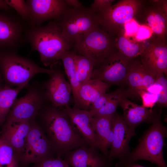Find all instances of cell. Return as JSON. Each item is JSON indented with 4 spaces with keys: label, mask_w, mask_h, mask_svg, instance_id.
<instances>
[{
    "label": "cell",
    "mask_w": 167,
    "mask_h": 167,
    "mask_svg": "<svg viewBox=\"0 0 167 167\" xmlns=\"http://www.w3.org/2000/svg\"><path fill=\"white\" fill-rule=\"evenodd\" d=\"M40 115L49 140L58 155L88 144L75 131L63 108H57L48 102L43 106Z\"/></svg>",
    "instance_id": "cell-1"
},
{
    "label": "cell",
    "mask_w": 167,
    "mask_h": 167,
    "mask_svg": "<svg viewBox=\"0 0 167 167\" xmlns=\"http://www.w3.org/2000/svg\"><path fill=\"white\" fill-rule=\"evenodd\" d=\"M24 36L31 45V52L37 51L41 62L46 66H54L66 52L73 47L63 36L55 21L43 26L30 27L25 31Z\"/></svg>",
    "instance_id": "cell-2"
},
{
    "label": "cell",
    "mask_w": 167,
    "mask_h": 167,
    "mask_svg": "<svg viewBox=\"0 0 167 167\" xmlns=\"http://www.w3.org/2000/svg\"><path fill=\"white\" fill-rule=\"evenodd\" d=\"M52 68L40 66L32 59L19 55L14 49H0V72L4 86L17 87L29 83L37 74L49 75Z\"/></svg>",
    "instance_id": "cell-3"
},
{
    "label": "cell",
    "mask_w": 167,
    "mask_h": 167,
    "mask_svg": "<svg viewBox=\"0 0 167 167\" xmlns=\"http://www.w3.org/2000/svg\"><path fill=\"white\" fill-rule=\"evenodd\" d=\"M161 109L156 115L152 126L144 134L137 147L130 153L125 162L132 163L143 160L154 163L159 167H167L163 152L167 129L161 121Z\"/></svg>",
    "instance_id": "cell-4"
},
{
    "label": "cell",
    "mask_w": 167,
    "mask_h": 167,
    "mask_svg": "<svg viewBox=\"0 0 167 167\" xmlns=\"http://www.w3.org/2000/svg\"><path fill=\"white\" fill-rule=\"evenodd\" d=\"M76 53L89 59L94 68L116 50L114 38L100 25L81 37L73 46Z\"/></svg>",
    "instance_id": "cell-5"
},
{
    "label": "cell",
    "mask_w": 167,
    "mask_h": 167,
    "mask_svg": "<svg viewBox=\"0 0 167 167\" xmlns=\"http://www.w3.org/2000/svg\"><path fill=\"white\" fill-rule=\"evenodd\" d=\"M62 35L73 46L84 35L100 25L97 15L90 8L68 6L56 21Z\"/></svg>",
    "instance_id": "cell-6"
},
{
    "label": "cell",
    "mask_w": 167,
    "mask_h": 167,
    "mask_svg": "<svg viewBox=\"0 0 167 167\" xmlns=\"http://www.w3.org/2000/svg\"><path fill=\"white\" fill-rule=\"evenodd\" d=\"M26 94L16 99L7 117L8 122L31 121L39 113L41 109L48 102L42 83L35 80L29 84Z\"/></svg>",
    "instance_id": "cell-7"
},
{
    "label": "cell",
    "mask_w": 167,
    "mask_h": 167,
    "mask_svg": "<svg viewBox=\"0 0 167 167\" xmlns=\"http://www.w3.org/2000/svg\"><path fill=\"white\" fill-rule=\"evenodd\" d=\"M142 4L138 0H120L96 14L100 25L114 36L124 25L134 19Z\"/></svg>",
    "instance_id": "cell-8"
},
{
    "label": "cell",
    "mask_w": 167,
    "mask_h": 167,
    "mask_svg": "<svg viewBox=\"0 0 167 167\" xmlns=\"http://www.w3.org/2000/svg\"><path fill=\"white\" fill-rule=\"evenodd\" d=\"M131 62L127 61L115 50L94 69L91 79H99L110 86L116 85L122 87L127 85Z\"/></svg>",
    "instance_id": "cell-9"
},
{
    "label": "cell",
    "mask_w": 167,
    "mask_h": 167,
    "mask_svg": "<svg viewBox=\"0 0 167 167\" xmlns=\"http://www.w3.org/2000/svg\"><path fill=\"white\" fill-rule=\"evenodd\" d=\"M53 151L49 140L42 130L35 124L31 123L19 160L25 165L35 164L52 156Z\"/></svg>",
    "instance_id": "cell-10"
},
{
    "label": "cell",
    "mask_w": 167,
    "mask_h": 167,
    "mask_svg": "<svg viewBox=\"0 0 167 167\" xmlns=\"http://www.w3.org/2000/svg\"><path fill=\"white\" fill-rule=\"evenodd\" d=\"M145 68L155 79L159 74L167 75L166 40L152 36L139 57Z\"/></svg>",
    "instance_id": "cell-11"
},
{
    "label": "cell",
    "mask_w": 167,
    "mask_h": 167,
    "mask_svg": "<svg viewBox=\"0 0 167 167\" xmlns=\"http://www.w3.org/2000/svg\"><path fill=\"white\" fill-rule=\"evenodd\" d=\"M29 13L30 27L40 26L45 21L54 19L58 21L68 6L63 0L25 1Z\"/></svg>",
    "instance_id": "cell-12"
},
{
    "label": "cell",
    "mask_w": 167,
    "mask_h": 167,
    "mask_svg": "<svg viewBox=\"0 0 167 167\" xmlns=\"http://www.w3.org/2000/svg\"><path fill=\"white\" fill-rule=\"evenodd\" d=\"M49 79L42 83L47 99L52 106L62 108L69 105L72 89L62 71L51 68Z\"/></svg>",
    "instance_id": "cell-13"
},
{
    "label": "cell",
    "mask_w": 167,
    "mask_h": 167,
    "mask_svg": "<svg viewBox=\"0 0 167 167\" xmlns=\"http://www.w3.org/2000/svg\"><path fill=\"white\" fill-rule=\"evenodd\" d=\"M126 85L127 98L140 99L138 93L141 90L156 92L155 79L144 67L139 57L130 62Z\"/></svg>",
    "instance_id": "cell-14"
},
{
    "label": "cell",
    "mask_w": 167,
    "mask_h": 167,
    "mask_svg": "<svg viewBox=\"0 0 167 167\" xmlns=\"http://www.w3.org/2000/svg\"><path fill=\"white\" fill-rule=\"evenodd\" d=\"M113 139L110 146L108 159L112 161L118 159L120 161L125 162L130 154L129 143L135 134V130L130 127L122 115L116 113L113 127Z\"/></svg>",
    "instance_id": "cell-15"
},
{
    "label": "cell",
    "mask_w": 167,
    "mask_h": 167,
    "mask_svg": "<svg viewBox=\"0 0 167 167\" xmlns=\"http://www.w3.org/2000/svg\"><path fill=\"white\" fill-rule=\"evenodd\" d=\"M98 148L86 144L66 153L64 160L71 167H110L112 162L99 153Z\"/></svg>",
    "instance_id": "cell-16"
},
{
    "label": "cell",
    "mask_w": 167,
    "mask_h": 167,
    "mask_svg": "<svg viewBox=\"0 0 167 167\" xmlns=\"http://www.w3.org/2000/svg\"><path fill=\"white\" fill-rule=\"evenodd\" d=\"M23 24L18 19L0 12V49H14L25 39Z\"/></svg>",
    "instance_id": "cell-17"
},
{
    "label": "cell",
    "mask_w": 167,
    "mask_h": 167,
    "mask_svg": "<svg viewBox=\"0 0 167 167\" xmlns=\"http://www.w3.org/2000/svg\"><path fill=\"white\" fill-rule=\"evenodd\" d=\"M62 108L67 114L72 126L76 132L88 145L97 147L93 117L89 111L71 108L69 105Z\"/></svg>",
    "instance_id": "cell-18"
},
{
    "label": "cell",
    "mask_w": 167,
    "mask_h": 167,
    "mask_svg": "<svg viewBox=\"0 0 167 167\" xmlns=\"http://www.w3.org/2000/svg\"><path fill=\"white\" fill-rule=\"evenodd\" d=\"M110 86L99 79H91L80 85L73 108L89 111L92 104L105 93Z\"/></svg>",
    "instance_id": "cell-19"
},
{
    "label": "cell",
    "mask_w": 167,
    "mask_h": 167,
    "mask_svg": "<svg viewBox=\"0 0 167 167\" xmlns=\"http://www.w3.org/2000/svg\"><path fill=\"white\" fill-rule=\"evenodd\" d=\"M31 126L30 121H6L0 137L13 147L19 157L21 155Z\"/></svg>",
    "instance_id": "cell-20"
},
{
    "label": "cell",
    "mask_w": 167,
    "mask_h": 167,
    "mask_svg": "<svg viewBox=\"0 0 167 167\" xmlns=\"http://www.w3.org/2000/svg\"><path fill=\"white\" fill-rule=\"evenodd\" d=\"M115 114L111 116L95 115L93 117L97 147L102 154L107 158L109 153L108 149L113 139V123Z\"/></svg>",
    "instance_id": "cell-21"
},
{
    "label": "cell",
    "mask_w": 167,
    "mask_h": 167,
    "mask_svg": "<svg viewBox=\"0 0 167 167\" xmlns=\"http://www.w3.org/2000/svg\"><path fill=\"white\" fill-rule=\"evenodd\" d=\"M119 105L122 109V116L127 124L134 130L142 123L152 122L157 113L156 111L139 105L127 98L123 99Z\"/></svg>",
    "instance_id": "cell-22"
},
{
    "label": "cell",
    "mask_w": 167,
    "mask_h": 167,
    "mask_svg": "<svg viewBox=\"0 0 167 167\" xmlns=\"http://www.w3.org/2000/svg\"><path fill=\"white\" fill-rule=\"evenodd\" d=\"M113 37L116 50L129 62L139 57L148 40L143 41L132 40L126 36L123 29L119 30Z\"/></svg>",
    "instance_id": "cell-23"
},
{
    "label": "cell",
    "mask_w": 167,
    "mask_h": 167,
    "mask_svg": "<svg viewBox=\"0 0 167 167\" xmlns=\"http://www.w3.org/2000/svg\"><path fill=\"white\" fill-rule=\"evenodd\" d=\"M147 7L143 13V20L138 24L149 27L153 36L166 40L167 33V15L154 5Z\"/></svg>",
    "instance_id": "cell-24"
},
{
    "label": "cell",
    "mask_w": 167,
    "mask_h": 167,
    "mask_svg": "<svg viewBox=\"0 0 167 167\" xmlns=\"http://www.w3.org/2000/svg\"><path fill=\"white\" fill-rule=\"evenodd\" d=\"M29 83H27L15 88L0 86V123L6 120L17 95Z\"/></svg>",
    "instance_id": "cell-25"
},
{
    "label": "cell",
    "mask_w": 167,
    "mask_h": 167,
    "mask_svg": "<svg viewBox=\"0 0 167 167\" xmlns=\"http://www.w3.org/2000/svg\"><path fill=\"white\" fill-rule=\"evenodd\" d=\"M76 52L72 49L66 52L61 59L63 63L65 71L69 79L71 86L74 98L75 97L80 85L76 77Z\"/></svg>",
    "instance_id": "cell-26"
},
{
    "label": "cell",
    "mask_w": 167,
    "mask_h": 167,
    "mask_svg": "<svg viewBox=\"0 0 167 167\" xmlns=\"http://www.w3.org/2000/svg\"><path fill=\"white\" fill-rule=\"evenodd\" d=\"M76 79L80 85L91 79L94 69L92 62L86 57L76 53Z\"/></svg>",
    "instance_id": "cell-27"
},
{
    "label": "cell",
    "mask_w": 167,
    "mask_h": 167,
    "mask_svg": "<svg viewBox=\"0 0 167 167\" xmlns=\"http://www.w3.org/2000/svg\"><path fill=\"white\" fill-rule=\"evenodd\" d=\"M125 98H127L125 88L121 87L118 89L116 95L101 108L94 116H109L114 115L116 113L118 106L122 101Z\"/></svg>",
    "instance_id": "cell-28"
},
{
    "label": "cell",
    "mask_w": 167,
    "mask_h": 167,
    "mask_svg": "<svg viewBox=\"0 0 167 167\" xmlns=\"http://www.w3.org/2000/svg\"><path fill=\"white\" fill-rule=\"evenodd\" d=\"M163 74H159L155 78L158 87V100L156 104L161 107L167 105V80Z\"/></svg>",
    "instance_id": "cell-29"
},
{
    "label": "cell",
    "mask_w": 167,
    "mask_h": 167,
    "mask_svg": "<svg viewBox=\"0 0 167 167\" xmlns=\"http://www.w3.org/2000/svg\"><path fill=\"white\" fill-rule=\"evenodd\" d=\"M15 153L11 146L0 136V167H6L10 163Z\"/></svg>",
    "instance_id": "cell-30"
},
{
    "label": "cell",
    "mask_w": 167,
    "mask_h": 167,
    "mask_svg": "<svg viewBox=\"0 0 167 167\" xmlns=\"http://www.w3.org/2000/svg\"><path fill=\"white\" fill-rule=\"evenodd\" d=\"M5 0L10 7L15 10L23 19L28 22L29 13L25 1L23 0Z\"/></svg>",
    "instance_id": "cell-31"
},
{
    "label": "cell",
    "mask_w": 167,
    "mask_h": 167,
    "mask_svg": "<svg viewBox=\"0 0 167 167\" xmlns=\"http://www.w3.org/2000/svg\"><path fill=\"white\" fill-rule=\"evenodd\" d=\"M118 89L108 93H104L97 98L91 105L88 111L92 117L117 94Z\"/></svg>",
    "instance_id": "cell-32"
},
{
    "label": "cell",
    "mask_w": 167,
    "mask_h": 167,
    "mask_svg": "<svg viewBox=\"0 0 167 167\" xmlns=\"http://www.w3.org/2000/svg\"><path fill=\"white\" fill-rule=\"evenodd\" d=\"M67 162L58 155L56 157L53 156L46 158L35 164L33 167H69Z\"/></svg>",
    "instance_id": "cell-33"
},
{
    "label": "cell",
    "mask_w": 167,
    "mask_h": 167,
    "mask_svg": "<svg viewBox=\"0 0 167 167\" xmlns=\"http://www.w3.org/2000/svg\"><path fill=\"white\" fill-rule=\"evenodd\" d=\"M138 94L142 101V106L145 108L152 109L157 102V94L141 90Z\"/></svg>",
    "instance_id": "cell-34"
},
{
    "label": "cell",
    "mask_w": 167,
    "mask_h": 167,
    "mask_svg": "<svg viewBox=\"0 0 167 167\" xmlns=\"http://www.w3.org/2000/svg\"><path fill=\"white\" fill-rule=\"evenodd\" d=\"M153 36L151 29L144 25H139L133 39L137 41H143L150 39Z\"/></svg>",
    "instance_id": "cell-35"
},
{
    "label": "cell",
    "mask_w": 167,
    "mask_h": 167,
    "mask_svg": "<svg viewBox=\"0 0 167 167\" xmlns=\"http://www.w3.org/2000/svg\"><path fill=\"white\" fill-rule=\"evenodd\" d=\"M114 1L113 0H95L90 8L93 12L97 14L110 7Z\"/></svg>",
    "instance_id": "cell-36"
},
{
    "label": "cell",
    "mask_w": 167,
    "mask_h": 167,
    "mask_svg": "<svg viewBox=\"0 0 167 167\" xmlns=\"http://www.w3.org/2000/svg\"><path fill=\"white\" fill-rule=\"evenodd\" d=\"M139 25L134 19L125 24L123 26V29L126 36L128 38H132V40H134V36Z\"/></svg>",
    "instance_id": "cell-37"
},
{
    "label": "cell",
    "mask_w": 167,
    "mask_h": 167,
    "mask_svg": "<svg viewBox=\"0 0 167 167\" xmlns=\"http://www.w3.org/2000/svg\"><path fill=\"white\" fill-rule=\"evenodd\" d=\"M151 2L156 8L167 15V0H151Z\"/></svg>",
    "instance_id": "cell-38"
},
{
    "label": "cell",
    "mask_w": 167,
    "mask_h": 167,
    "mask_svg": "<svg viewBox=\"0 0 167 167\" xmlns=\"http://www.w3.org/2000/svg\"><path fill=\"white\" fill-rule=\"evenodd\" d=\"M116 167H145L135 162L128 163L119 161L116 164ZM156 167H159L157 166Z\"/></svg>",
    "instance_id": "cell-39"
},
{
    "label": "cell",
    "mask_w": 167,
    "mask_h": 167,
    "mask_svg": "<svg viewBox=\"0 0 167 167\" xmlns=\"http://www.w3.org/2000/svg\"><path fill=\"white\" fill-rule=\"evenodd\" d=\"M65 1L68 6L76 8H80L83 6L81 3L78 0H65Z\"/></svg>",
    "instance_id": "cell-40"
},
{
    "label": "cell",
    "mask_w": 167,
    "mask_h": 167,
    "mask_svg": "<svg viewBox=\"0 0 167 167\" xmlns=\"http://www.w3.org/2000/svg\"><path fill=\"white\" fill-rule=\"evenodd\" d=\"M11 9L6 3L5 0H0V11L4 10L6 11H11Z\"/></svg>",
    "instance_id": "cell-41"
},
{
    "label": "cell",
    "mask_w": 167,
    "mask_h": 167,
    "mask_svg": "<svg viewBox=\"0 0 167 167\" xmlns=\"http://www.w3.org/2000/svg\"><path fill=\"white\" fill-rule=\"evenodd\" d=\"M19 161V157L15 156L11 163L8 165L6 167H19L18 162Z\"/></svg>",
    "instance_id": "cell-42"
},
{
    "label": "cell",
    "mask_w": 167,
    "mask_h": 167,
    "mask_svg": "<svg viewBox=\"0 0 167 167\" xmlns=\"http://www.w3.org/2000/svg\"><path fill=\"white\" fill-rule=\"evenodd\" d=\"M3 83H4L1 74L0 72V86H4V85H3Z\"/></svg>",
    "instance_id": "cell-43"
}]
</instances>
